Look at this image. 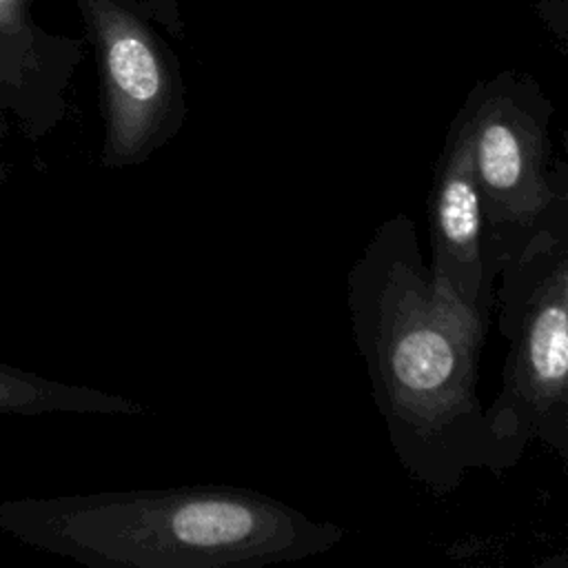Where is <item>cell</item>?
<instances>
[{
  "label": "cell",
  "instance_id": "cell-7",
  "mask_svg": "<svg viewBox=\"0 0 568 568\" xmlns=\"http://www.w3.org/2000/svg\"><path fill=\"white\" fill-rule=\"evenodd\" d=\"M36 0H0V106L31 140L67 115V91L82 62V40L44 29Z\"/></svg>",
  "mask_w": 568,
  "mask_h": 568
},
{
  "label": "cell",
  "instance_id": "cell-10",
  "mask_svg": "<svg viewBox=\"0 0 568 568\" xmlns=\"http://www.w3.org/2000/svg\"><path fill=\"white\" fill-rule=\"evenodd\" d=\"M158 27H162L171 38L184 40V18L180 11V0H144Z\"/></svg>",
  "mask_w": 568,
  "mask_h": 568
},
{
  "label": "cell",
  "instance_id": "cell-2",
  "mask_svg": "<svg viewBox=\"0 0 568 568\" xmlns=\"http://www.w3.org/2000/svg\"><path fill=\"white\" fill-rule=\"evenodd\" d=\"M0 528L91 568H264L344 539L277 497L217 484L7 499Z\"/></svg>",
  "mask_w": 568,
  "mask_h": 568
},
{
  "label": "cell",
  "instance_id": "cell-3",
  "mask_svg": "<svg viewBox=\"0 0 568 568\" xmlns=\"http://www.w3.org/2000/svg\"><path fill=\"white\" fill-rule=\"evenodd\" d=\"M493 304L508 353L486 415L517 450L539 442L568 462V209L504 262Z\"/></svg>",
  "mask_w": 568,
  "mask_h": 568
},
{
  "label": "cell",
  "instance_id": "cell-5",
  "mask_svg": "<svg viewBox=\"0 0 568 568\" xmlns=\"http://www.w3.org/2000/svg\"><path fill=\"white\" fill-rule=\"evenodd\" d=\"M95 53L104 138L100 162L129 169L166 146L186 120L180 58L144 0H73Z\"/></svg>",
  "mask_w": 568,
  "mask_h": 568
},
{
  "label": "cell",
  "instance_id": "cell-4",
  "mask_svg": "<svg viewBox=\"0 0 568 568\" xmlns=\"http://www.w3.org/2000/svg\"><path fill=\"white\" fill-rule=\"evenodd\" d=\"M552 100L530 73L504 69L477 80L450 122L506 260L568 209V171L552 158Z\"/></svg>",
  "mask_w": 568,
  "mask_h": 568
},
{
  "label": "cell",
  "instance_id": "cell-1",
  "mask_svg": "<svg viewBox=\"0 0 568 568\" xmlns=\"http://www.w3.org/2000/svg\"><path fill=\"white\" fill-rule=\"evenodd\" d=\"M346 293L353 342L402 468L444 497L470 470L517 466L524 453L497 435L477 390L488 322L435 291L406 213L373 231Z\"/></svg>",
  "mask_w": 568,
  "mask_h": 568
},
{
  "label": "cell",
  "instance_id": "cell-6",
  "mask_svg": "<svg viewBox=\"0 0 568 568\" xmlns=\"http://www.w3.org/2000/svg\"><path fill=\"white\" fill-rule=\"evenodd\" d=\"M428 240L435 291L490 322L506 253L488 224L468 149L450 126L433 173Z\"/></svg>",
  "mask_w": 568,
  "mask_h": 568
},
{
  "label": "cell",
  "instance_id": "cell-8",
  "mask_svg": "<svg viewBox=\"0 0 568 568\" xmlns=\"http://www.w3.org/2000/svg\"><path fill=\"white\" fill-rule=\"evenodd\" d=\"M140 415L144 406L124 395L69 384L0 362V415Z\"/></svg>",
  "mask_w": 568,
  "mask_h": 568
},
{
  "label": "cell",
  "instance_id": "cell-9",
  "mask_svg": "<svg viewBox=\"0 0 568 568\" xmlns=\"http://www.w3.org/2000/svg\"><path fill=\"white\" fill-rule=\"evenodd\" d=\"M535 11L546 24V29L557 38L561 51H566V31H568V0H537Z\"/></svg>",
  "mask_w": 568,
  "mask_h": 568
}]
</instances>
